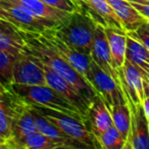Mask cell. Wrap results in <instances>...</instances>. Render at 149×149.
I'll use <instances>...</instances> for the list:
<instances>
[{"label":"cell","mask_w":149,"mask_h":149,"mask_svg":"<svg viewBox=\"0 0 149 149\" xmlns=\"http://www.w3.org/2000/svg\"><path fill=\"white\" fill-rule=\"evenodd\" d=\"M120 86L129 104L142 105L145 98V87L147 81L143 78L141 70L126 58L125 63L118 70Z\"/></svg>","instance_id":"9c48e42d"},{"label":"cell","mask_w":149,"mask_h":149,"mask_svg":"<svg viewBox=\"0 0 149 149\" xmlns=\"http://www.w3.org/2000/svg\"><path fill=\"white\" fill-rule=\"evenodd\" d=\"M87 81L99 95L108 108L122 101H127L123 89L109 74L102 70L95 61H92L88 72Z\"/></svg>","instance_id":"8992f818"},{"label":"cell","mask_w":149,"mask_h":149,"mask_svg":"<svg viewBox=\"0 0 149 149\" xmlns=\"http://www.w3.org/2000/svg\"><path fill=\"white\" fill-rule=\"evenodd\" d=\"M55 27L49 28L41 34H35V35H37V37L41 41L52 48L58 55L61 56L66 62H68L74 70H78L87 80L88 72L93 61L92 56L90 54L79 51L70 44H68L56 31Z\"/></svg>","instance_id":"5b68a950"},{"label":"cell","mask_w":149,"mask_h":149,"mask_svg":"<svg viewBox=\"0 0 149 149\" xmlns=\"http://www.w3.org/2000/svg\"><path fill=\"white\" fill-rule=\"evenodd\" d=\"M113 126L122 134L125 140H128L131 128V109L127 101H122L109 107Z\"/></svg>","instance_id":"44dd1931"},{"label":"cell","mask_w":149,"mask_h":149,"mask_svg":"<svg viewBox=\"0 0 149 149\" xmlns=\"http://www.w3.org/2000/svg\"><path fill=\"white\" fill-rule=\"evenodd\" d=\"M107 2L120 17L126 32L134 31L139 26L147 22L128 0H107Z\"/></svg>","instance_id":"9a60e30c"},{"label":"cell","mask_w":149,"mask_h":149,"mask_svg":"<svg viewBox=\"0 0 149 149\" xmlns=\"http://www.w3.org/2000/svg\"><path fill=\"white\" fill-rule=\"evenodd\" d=\"M15 148L24 149H57L64 148V146L58 141L46 136L40 132H33L17 141Z\"/></svg>","instance_id":"ffe728a7"},{"label":"cell","mask_w":149,"mask_h":149,"mask_svg":"<svg viewBox=\"0 0 149 149\" xmlns=\"http://www.w3.org/2000/svg\"><path fill=\"white\" fill-rule=\"evenodd\" d=\"M11 116V128H13V140L10 142L11 148H15L17 141L33 132H37L35 116L31 105L25 100L13 95L9 103Z\"/></svg>","instance_id":"ba28073f"},{"label":"cell","mask_w":149,"mask_h":149,"mask_svg":"<svg viewBox=\"0 0 149 149\" xmlns=\"http://www.w3.org/2000/svg\"><path fill=\"white\" fill-rule=\"evenodd\" d=\"M0 50L15 56L27 53V45L23 34L0 31Z\"/></svg>","instance_id":"7402d4cb"},{"label":"cell","mask_w":149,"mask_h":149,"mask_svg":"<svg viewBox=\"0 0 149 149\" xmlns=\"http://www.w3.org/2000/svg\"><path fill=\"white\" fill-rule=\"evenodd\" d=\"M23 36L26 40L28 53L32 54L39 61L46 64L52 70L61 76L87 100L88 103L91 104V102L97 96V93L88 83L87 80L78 70H74L68 62H66L61 56L58 55L52 48L41 41L37 37V35L23 33Z\"/></svg>","instance_id":"6da1fadb"},{"label":"cell","mask_w":149,"mask_h":149,"mask_svg":"<svg viewBox=\"0 0 149 149\" xmlns=\"http://www.w3.org/2000/svg\"><path fill=\"white\" fill-rule=\"evenodd\" d=\"M100 148L104 149H125L126 140L118 130L112 125L97 138Z\"/></svg>","instance_id":"cb8c5ba5"},{"label":"cell","mask_w":149,"mask_h":149,"mask_svg":"<svg viewBox=\"0 0 149 149\" xmlns=\"http://www.w3.org/2000/svg\"><path fill=\"white\" fill-rule=\"evenodd\" d=\"M17 1L36 17L46 19V21L53 22L57 25L70 15L66 11L60 10V9L46 4L42 0H17Z\"/></svg>","instance_id":"ac0fdd59"},{"label":"cell","mask_w":149,"mask_h":149,"mask_svg":"<svg viewBox=\"0 0 149 149\" xmlns=\"http://www.w3.org/2000/svg\"><path fill=\"white\" fill-rule=\"evenodd\" d=\"M0 31H5V32H15V33H21L23 34L22 32H19V30L17 29L15 27H13V25L6 23V22H3L0 19Z\"/></svg>","instance_id":"f546056e"},{"label":"cell","mask_w":149,"mask_h":149,"mask_svg":"<svg viewBox=\"0 0 149 149\" xmlns=\"http://www.w3.org/2000/svg\"><path fill=\"white\" fill-rule=\"evenodd\" d=\"M0 19L1 21H3V22H6V23H8V24H10V25H13V27H15V25L13 24V19L10 17V15H8V13H7L6 10H5L4 8H3L1 5H0ZM17 28V27H15ZM19 30V29H17ZM21 32V31H19Z\"/></svg>","instance_id":"f1b7e54d"},{"label":"cell","mask_w":149,"mask_h":149,"mask_svg":"<svg viewBox=\"0 0 149 149\" xmlns=\"http://www.w3.org/2000/svg\"><path fill=\"white\" fill-rule=\"evenodd\" d=\"M131 3L138 10V13L141 15H143L149 22V3H138V2H131Z\"/></svg>","instance_id":"83f0119b"},{"label":"cell","mask_w":149,"mask_h":149,"mask_svg":"<svg viewBox=\"0 0 149 149\" xmlns=\"http://www.w3.org/2000/svg\"><path fill=\"white\" fill-rule=\"evenodd\" d=\"M42 1L50 6L66 11L68 13H74L81 8L79 3L74 0H42Z\"/></svg>","instance_id":"484cf974"},{"label":"cell","mask_w":149,"mask_h":149,"mask_svg":"<svg viewBox=\"0 0 149 149\" xmlns=\"http://www.w3.org/2000/svg\"><path fill=\"white\" fill-rule=\"evenodd\" d=\"M127 33L132 36V37L136 38L137 40H139L149 50V22L148 21L145 22L141 26H139L134 31H129Z\"/></svg>","instance_id":"4316f807"},{"label":"cell","mask_w":149,"mask_h":149,"mask_svg":"<svg viewBox=\"0 0 149 149\" xmlns=\"http://www.w3.org/2000/svg\"><path fill=\"white\" fill-rule=\"evenodd\" d=\"M129 2H138V3H149V0H128Z\"/></svg>","instance_id":"d6a6232c"},{"label":"cell","mask_w":149,"mask_h":149,"mask_svg":"<svg viewBox=\"0 0 149 149\" xmlns=\"http://www.w3.org/2000/svg\"><path fill=\"white\" fill-rule=\"evenodd\" d=\"M0 5L8 13L13 24L22 33L41 34L57 24L40 19L24 7L17 0H0Z\"/></svg>","instance_id":"52a82bcc"},{"label":"cell","mask_w":149,"mask_h":149,"mask_svg":"<svg viewBox=\"0 0 149 149\" xmlns=\"http://www.w3.org/2000/svg\"><path fill=\"white\" fill-rule=\"evenodd\" d=\"M0 135L8 140L10 144L13 140L10 109H9V104H7L1 97H0Z\"/></svg>","instance_id":"d4e9b609"},{"label":"cell","mask_w":149,"mask_h":149,"mask_svg":"<svg viewBox=\"0 0 149 149\" xmlns=\"http://www.w3.org/2000/svg\"><path fill=\"white\" fill-rule=\"evenodd\" d=\"M36 109H38L48 120L52 123L55 127H57L61 132L68 135L70 138L74 139L78 143L83 145L85 148H100L99 142L95 135L92 133L91 128H88L86 122L78 120L76 118L65 114L63 112L56 111L49 108L42 107V106L34 105Z\"/></svg>","instance_id":"277c9868"},{"label":"cell","mask_w":149,"mask_h":149,"mask_svg":"<svg viewBox=\"0 0 149 149\" xmlns=\"http://www.w3.org/2000/svg\"><path fill=\"white\" fill-rule=\"evenodd\" d=\"M106 37L109 44L111 57L116 70H120L126 60L127 50V32L118 28L104 26Z\"/></svg>","instance_id":"e0dca14e"},{"label":"cell","mask_w":149,"mask_h":149,"mask_svg":"<svg viewBox=\"0 0 149 149\" xmlns=\"http://www.w3.org/2000/svg\"><path fill=\"white\" fill-rule=\"evenodd\" d=\"M129 106L131 109V128L125 149H149V124L142 105L130 103Z\"/></svg>","instance_id":"7c38bea8"},{"label":"cell","mask_w":149,"mask_h":149,"mask_svg":"<svg viewBox=\"0 0 149 149\" xmlns=\"http://www.w3.org/2000/svg\"><path fill=\"white\" fill-rule=\"evenodd\" d=\"M88 122L96 138L113 125L109 108L99 95L96 96L90 104L88 110Z\"/></svg>","instance_id":"5bb4252c"},{"label":"cell","mask_w":149,"mask_h":149,"mask_svg":"<svg viewBox=\"0 0 149 149\" xmlns=\"http://www.w3.org/2000/svg\"><path fill=\"white\" fill-rule=\"evenodd\" d=\"M10 93L34 105L63 112L78 120L88 122V116L77 106L61 96L48 85H11Z\"/></svg>","instance_id":"7a4b0ae2"},{"label":"cell","mask_w":149,"mask_h":149,"mask_svg":"<svg viewBox=\"0 0 149 149\" xmlns=\"http://www.w3.org/2000/svg\"><path fill=\"white\" fill-rule=\"evenodd\" d=\"M98 22L89 13L79 10L72 13L55 29L59 35L77 50L91 55L92 44Z\"/></svg>","instance_id":"3957f363"},{"label":"cell","mask_w":149,"mask_h":149,"mask_svg":"<svg viewBox=\"0 0 149 149\" xmlns=\"http://www.w3.org/2000/svg\"><path fill=\"white\" fill-rule=\"evenodd\" d=\"M17 56L0 50V90L9 92L13 85V70Z\"/></svg>","instance_id":"603a6c76"},{"label":"cell","mask_w":149,"mask_h":149,"mask_svg":"<svg viewBox=\"0 0 149 149\" xmlns=\"http://www.w3.org/2000/svg\"><path fill=\"white\" fill-rule=\"evenodd\" d=\"M83 4H85L88 9L93 11L92 15L94 17L97 15L103 25L125 30L120 17L116 15L112 7L107 2V0H85Z\"/></svg>","instance_id":"d6986e66"},{"label":"cell","mask_w":149,"mask_h":149,"mask_svg":"<svg viewBox=\"0 0 149 149\" xmlns=\"http://www.w3.org/2000/svg\"><path fill=\"white\" fill-rule=\"evenodd\" d=\"M74 1H77L79 4H80V3H82V4H83V3L85 2V0H74Z\"/></svg>","instance_id":"836d02e7"},{"label":"cell","mask_w":149,"mask_h":149,"mask_svg":"<svg viewBox=\"0 0 149 149\" xmlns=\"http://www.w3.org/2000/svg\"><path fill=\"white\" fill-rule=\"evenodd\" d=\"M47 85L42 64L30 53L17 56L13 70V85Z\"/></svg>","instance_id":"30bf717a"},{"label":"cell","mask_w":149,"mask_h":149,"mask_svg":"<svg viewBox=\"0 0 149 149\" xmlns=\"http://www.w3.org/2000/svg\"><path fill=\"white\" fill-rule=\"evenodd\" d=\"M142 107H143V110H144V113H145V116L147 118V122L149 124V96L144 98L142 102Z\"/></svg>","instance_id":"4dcf8cb0"},{"label":"cell","mask_w":149,"mask_h":149,"mask_svg":"<svg viewBox=\"0 0 149 149\" xmlns=\"http://www.w3.org/2000/svg\"><path fill=\"white\" fill-rule=\"evenodd\" d=\"M104 26L102 23L98 22L97 27L95 30L93 38V44H92L91 49V56L92 59L102 68L105 70L107 74H109L114 80L120 86V74L118 70L116 68L113 64V60L111 57V52H110L109 44L106 37L105 31H104ZM122 87V86H120Z\"/></svg>","instance_id":"8fae6325"},{"label":"cell","mask_w":149,"mask_h":149,"mask_svg":"<svg viewBox=\"0 0 149 149\" xmlns=\"http://www.w3.org/2000/svg\"><path fill=\"white\" fill-rule=\"evenodd\" d=\"M0 93H2V92H1V90H0Z\"/></svg>","instance_id":"e575fe53"},{"label":"cell","mask_w":149,"mask_h":149,"mask_svg":"<svg viewBox=\"0 0 149 149\" xmlns=\"http://www.w3.org/2000/svg\"><path fill=\"white\" fill-rule=\"evenodd\" d=\"M30 104V103H29ZM33 109L34 116H35L36 125H37V131L54 140L58 141L64 146V148H83V145L74 141V139L70 138L68 135L59 130L57 127H55L50 120H48L38 109H36L32 104H30Z\"/></svg>","instance_id":"2e32d148"},{"label":"cell","mask_w":149,"mask_h":149,"mask_svg":"<svg viewBox=\"0 0 149 149\" xmlns=\"http://www.w3.org/2000/svg\"><path fill=\"white\" fill-rule=\"evenodd\" d=\"M41 64L44 70V74H45L46 84L49 87H51L52 89L55 90L57 93H59L61 96H63L65 99H68L72 104H74L82 112H84L88 116V110H89L90 104L88 103L87 100L74 89L66 80H64L61 76H59L57 72L52 70L49 66L42 63V62Z\"/></svg>","instance_id":"4fadbf2b"},{"label":"cell","mask_w":149,"mask_h":149,"mask_svg":"<svg viewBox=\"0 0 149 149\" xmlns=\"http://www.w3.org/2000/svg\"><path fill=\"white\" fill-rule=\"evenodd\" d=\"M0 148H10L9 141L6 140L5 138H3L1 135H0Z\"/></svg>","instance_id":"1f68e13d"}]
</instances>
